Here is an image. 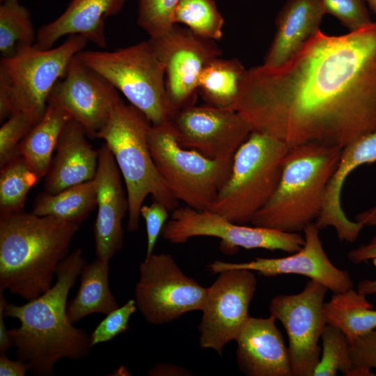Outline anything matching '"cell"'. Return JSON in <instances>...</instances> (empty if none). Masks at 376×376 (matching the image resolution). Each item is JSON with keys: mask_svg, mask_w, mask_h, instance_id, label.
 Here are the masks:
<instances>
[{"mask_svg": "<svg viewBox=\"0 0 376 376\" xmlns=\"http://www.w3.org/2000/svg\"><path fill=\"white\" fill-rule=\"evenodd\" d=\"M125 1L70 0L61 15L38 30L35 45L49 49L63 36L80 35L88 42L106 48L105 20L118 14Z\"/></svg>", "mask_w": 376, "mask_h": 376, "instance_id": "21", "label": "cell"}, {"mask_svg": "<svg viewBox=\"0 0 376 376\" xmlns=\"http://www.w3.org/2000/svg\"><path fill=\"white\" fill-rule=\"evenodd\" d=\"M39 180L21 155L1 167L0 217L22 212L29 190Z\"/></svg>", "mask_w": 376, "mask_h": 376, "instance_id": "29", "label": "cell"}, {"mask_svg": "<svg viewBox=\"0 0 376 376\" xmlns=\"http://www.w3.org/2000/svg\"><path fill=\"white\" fill-rule=\"evenodd\" d=\"M254 273L244 269L225 270L208 288L198 327L201 348L212 349L221 356L225 345L235 341L249 317L257 287Z\"/></svg>", "mask_w": 376, "mask_h": 376, "instance_id": "13", "label": "cell"}, {"mask_svg": "<svg viewBox=\"0 0 376 376\" xmlns=\"http://www.w3.org/2000/svg\"><path fill=\"white\" fill-rule=\"evenodd\" d=\"M328 290L310 279L300 292L278 295L270 301V315L281 322L288 335L293 376H313L320 361L318 341L327 324L324 304Z\"/></svg>", "mask_w": 376, "mask_h": 376, "instance_id": "12", "label": "cell"}, {"mask_svg": "<svg viewBox=\"0 0 376 376\" xmlns=\"http://www.w3.org/2000/svg\"><path fill=\"white\" fill-rule=\"evenodd\" d=\"M2 1H3V0H1V2Z\"/></svg>", "mask_w": 376, "mask_h": 376, "instance_id": "45", "label": "cell"}, {"mask_svg": "<svg viewBox=\"0 0 376 376\" xmlns=\"http://www.w3.org/2000/svg\"><path fill=\"white\" fill-rule=\"evenodd\" d=\"M149 376H189L193 373L188 369L172 363H159L149 368Z\"/></svg>", "mask_w": 376, "mask_h": 376, "instance_id": "41", "label": "cell"}, {"mask_svg": "<svg viewBox=\"0 0 376 376\" xmlns=\"http://www.w3.org/2000/svg\"><path fill=\"white\" fill-rule=\"evenodd\" d=\"M109 262L96 258L81 269L77 295L67 306V314L72 324L93 313L107 315L119 307L109 288Z\"/></svg>", "mask_w": 376, "mask_h": 376, "instance_id": "25", "label": "cell"}, {"mask_svg": "<svg viewBox=\"0 0 376 376\" xmlns=\"http://www.w3.org/2000/svg\"><path fill=\"white\" fill-rule=\"evenodd\" d=\"M304 244L301 249L283 258H256L249 262L229 263L216 260L207 265L212 274L244 269L264 276L281 274L302 275L326 286L334 293L353 288V281L346 270L336 267L329 260L321 242L319 231L314 223L304 230Z\"/></svg>", "mask_w": 376, "mask_h": 376, "instance_id": "17", "label": "cell"}, {"mask_svg": "<svg viewBox=\"0 0 376 376\" xmlns=\"http://www.w3.org/2000/svg\"><path fill=\"white\" fill-rule=\"evenodd\" d=\"M87 42L80 35H71L56 47L44 49L35 44L21 45L13 55L1 57L0 120L23 113L38 122L54 86Z\"/></svg>", "mask_w": 376, "mask_h": 376, "instance_id": "6", "label": "cell"}, {"mask_svg": "<svg viewBox=\"0 0 376 376\" xmlns=\"http://www.w3.org/2000/svg\"><path fill=\"white\" fill-rule=\"evenodd\" d=\"M120 100L113 86L75 56L65 75L54 86L48 101L66 111L84 127L88 136L94 139Z\"/></svg>", "mask_w": 376, "mask_h": 376, "instance_id": "16", "label": "cell"}, {"mask_svg": "<svg viewBox=\"0 0 376 376\" xmlns=\"http://www.w3.org/2000/svg\"><path fill=\"white\" fill-rule=\"evenodd\" d=\"M169 210L157 201H154L150 205H142L140 215L145 220L147 234L146 257L153 253L158 236L169 218Z\"/></svg>", "mask_w": 376, "mask_h": 376, "instance_id": "38", "label": "cell"}, {"mask_svg": "<svg viewBox=\"0 0 376 376\" xmlns=\"http://www.w3.org/2000/svg\"><path fill=\"white\" fill-rule=\"evenodd\" d=\"M347 257L354 264H360L368 260L376 262V235L366 244L350 250ZM358 292L365 296L376 295V279H364L357 286Z\"/></svg>", "mask_w": 376, "mask_h": 376, "instance_id": "39", "label": "cell"}, {"mask_svg": "<svg viewBox=\"0 0 376 376\" xmlns=\"http://www.w3.org/2000/svg\"><path fill=\"white\" fill-rule=\"evenodd\" d=\"M87 137L84 127L74 119L65 124L45 176V191L56 194L95 178L98 150L89 144Z\"/></svg>", "mask_w": 376, "mask_h": 376, "instance_id": "22", "label": "cell"}, {"mask_svg": "<svg viewBox=\"0 0 376 376\" xmlns=\"http://www.w3.org/2000/svg\"><path fill=\"white\" fill-rule=\"evenodd\" d=\"M342 149L315 143L290 147L276 191L250 224L299 233L315 223L321 213L327 187Z\"/></svg>", "mask_w": 376, "mask_h": 376, "instance_id": "4", "label": "cell"}, {"mask_svg": "<svg viewBox=\"0 0 376 376\" xmlns=\"http://www.w3.org/2000/svg\"><path fill=\"white\" fill-rule=\"evenodd\" d=\"M326 11L320 0H288L276 18V33L263 65L278 66L317 31Z\"/></svg>", "mask_w": 376, "mask_h": 376, "instance_id": "23", "label": "cell"}, {"mask_svg": "<svg viewBox=\"0 0 376 376\" xmlns=\"http://www.w3.org/2000/svg\"><path fill=\"white\" fill-rule=\"evenodd\" d=\"M324 314L327 324L339 328L349 342L376 329V310L353 288L334 293L324 302Z\"/></svg>", "mask_w": 376, "mask_h": 376, "instance_id": "26", "label": "cell"}, {"mask_svg": "<svg viewBox=\"0 0 376 376\" xmlns=\"http://www.w3.org/2000/svg\"><path fill=\"white\" fill-rule=\"evenodd\" d=\"M96 195L95 178L56 194L44 191L36 197L31 212L42 217L53 216L81 225L95 208Z\"/></svg>", "mask_w": 376, "mask_h": 376, "instance_id": "28", "label": "cell"}, {"mask_svg": "<svg viewBox=\"0 0 376 376\" xmlns=\"http://www.w3.org/2000/svg\"><path fill=\"white\" fill-rule=\"evenodd\" d=\"M3 292L0 290V354H6L8 349L13 347L9 329H7L5 324L6 316L4 315V309L8 302Z\"/></svg>", "mask_w": 376, "mask_h": 376, "instance_id": "42", "label": "cell"}, {"mask_svg": "<svg viewBox=\"0 0 376 376\" xmlns=\"http://www.w3.org/2000/svg\"><path fill=\"white\" fill-rule=\"evenodd\" d=\"M134 300L146 321L172 322L190 311H201L208 288L185 274L168 253H152L139 264Z\"/></svg>", "mask_w": 376, "mask_h": 376, "instance_id": "10", "label": "cell"}, {"mask_svg": "<svg viewBox=\"0 0 376 376\" xmlns=\"http://www.w3.org/2000/svg\"><path fill=\"white\" fill-rule=\"evenodd\" d=\"M151 38L165 63L166 89L172 104L177 111L194 105L201 71L221 50L215 41L177 24L164 35Z\"/></svg>", "mask_w": 376, "mask_h": 376, "instance_id": "15", "label": "cell"}, {"mask_svg": "<svg viewBox=\"0 0 376 376\" xmlns=\"http://www.w3.org/2000/svg\"><path fill=\"white\" fill-rule=\"evenodd\" d=\"M246 70L237 58H214L201 72L198 93L207 105L233 109Z\"/></svg>", "mask_w": 376, "mask_h": 376, "instance_id": "27", "label": "cell"}, {"mask_svg": "<svg viewBox=\"0 0 376 376\" xmlns=\"http://www.w3.org/2000/svg\"><path fill=\"white\" fill-rule=\"evenodd\" d=\"M326 13L336 17L350 31L366 26L371 21L366 0H320Z\"/></svg>", "mask_w": 376, "mask_h": 376, "instance_id": "35", "label": "cell"}, {"mask_svg": "<svg viewBox=\"0 0 376 376\" xmlns=\"http://www.w3.org/2000/svg\"><path fill=\"white\" fill-rule=\"evenodd\" d=\"M356 221L364 226L376 227V206L357 214L355 217Z\"/></svg>", "mask_w": 376, "mask_h": 376, "instance_id": "43", "label": "cell"}, {"mask_svg": "<svg viewBox=\"0 0 376 376\" xmlns=\"http://www.w3.org/2000/svg\"><path fill=\"white\" fill-rule=\"evenodd\" d=\"M276 319L249 316L235 340L236 361L248 376H292L288 352Z\"/></svg>", "mask_w": 376, "mask_h": 376, "instance_id": "19", "label": "cell"}, {"mask_svg": "<svg viewBox=\"0 0 376 376\" xmlns=\"http://www.w3.org/2000/svg\"><path fill=\"white\" fill-rule=\"evenodd\" d=\"M180 0H138L137 23L150 36L166 33L174 24V13Z\"/></svg>", "mask_w": 376, "mask_h": 376, "instance_id": "33", "label": "cell"}, {"mask_svg": "<svg viewBox=\"0 0 376 376\" xmlns=\"http://www.w3.org/2000/svg\"><path fill=\"white\" fill-rule=\"evenodd\" d=\"M28 370L30 368L26 362L19 359L11 360L6 354H0L1 376H24Z\"/></svg>", "mask_w": 376, "mask_h": 376, "instance_id": "40", "label": "cell"}, {"mask_svg": "<svg viewBox=\"0 0 376 376\" xmlns=\"http://www.w3.org/2000/svg\"><path fill=\"white\" fill-rule=\"evenodd\" d=\"M161 234L165 240L175 244L185 243L194 237H217L221 240V250L226 253H234L240 248L293 253L300 250L305 242L304 237L298 233L246 226L212 210H197L187 205L171 212Z\"/></svg>", "mask_w": 376, "mask_h": 376, "instance_id": "11", "label": "cell"}, {"mask_svg": "<svg viewBox=\"0 0 376 376\" xmlns=\"http://www.w3.org/2000/svg\"><path fill=\"white\" fill-rule=\"evenodd\" d=\"M349 343L353 365L350 376L376 375V330Z\"/></svg>", "mask_w": 376, "mask_h": 376, "instance_id": "37", "label": "cell"}, {"mask_svg": "<svg viewBox=\"0 0 376 376\" xmlns=\"http://www.w3.org/2000/svg\"><path fill=\"white\" fill-rule=\"evenodd\" d=\"M322 349L313 376H336L338 372L350 376L353 365L350 343L338 327L327 324L322 331Z\"/></svg>", "mask_w": 376, "mask_h": 376, "instance_id": "32", "label": "cell"}, {"mask_svg": "<svg viewBox=\"0 0 376 376\" xmlns=\"http://www.w3.org/2000/svg\"><path fill=\"white\" fill-rule=\"evenodd\" d=\"M134 299L128 300L107 315L91 334V345L108 342L129 328V321L136 310Z\"/></svg>", "mask_w": 376, "mask_h": 376, "instance_id": "36", "label": "cell"}, {"mask_svg": "<svg viewBox=\"0 0 376 376\" xmlns=\"http://www.w3.org/2000/svg\"><path fill=\"white\" fill-rule=\"evenodd\" d=\"M76 56L120 92L151 125L172 121L177 110L166 92L165 63L151 38L113 51L82 50Z\"/></svg>", "mask_w": 376, "mask_h": 376, "instance_id": "7", "label": "cell"}, {"mask_svg": "<svg viewBox=\"0 0 376 376\" xmlns=\"http://www.w3.org/2000/svg\"><path fill=\"white\" fill-rule=\"evenodd\" d=\"M36 37L31 14L19 0L2 1L0 5L1 57L13 55L19 45H34Z\"/></svg>", "mask_w": 376, "mask_h": 376, "instance_id": "30", "label": "cell"}, {"mask_svg": "<svg viewBox=\"0 0 376 376\" xmlns=\"http://www.w3.org/2000/svg\"><path fill=\"white\" fill-rule=\"evenodd\" d=\"M148 143L155 165L172 195L195 210H210L230 174L233 158L212 159L182 147L171 122L150 125Z\"/></svg>", "mask_w": 376, "mask_h": 376, "instance_id": "9", "label": "cell"}, {"mask_svg": "<svg viewBox=\"0 0 376 376\" xmlns=\"http://www.w3.org/2000/svg\"><path fill=\"white\" fill-rule=\"evenodd\" d=\"M290 147L252 131L235 152L230 174L209 210L246 224L270 199L279 183Z\"/></svg>", "mask_w": 376, "mask_h": 376, "instance_id": "8", "label": "cell"}, {"mask_svg": "<svg viewBox=\"0 0 376 376\" xmlns=\"http://www.w3.org/2000/svg\"><path fill=\"white\" fill-rule=\"evenodd\" d=\"M38 122L23 113L11 115L0 128V168L21 155L19 146Z\"/></svg>", "mask_w": 376, "mask_h": 376, "instance_id": "34", "label": "cell"}, {"mask_svg": "<svg viewBox=\"0 0 376 376\" xmlns=\"http://www.w3.org/2000/svg\"><path fill=\"white\" fill-rule=\"evenodd\" d=\"M376 162V129L343 148L338 165L328 183L322 209L314 223L319 230L333 227L340 241H356L364 227L350 220L341 207V191L347 176L359 166Z\"/></svg>", "mask_w": 376, "mask_h": 376, "instance_id": "20", "label": "cell"}, {"mask_svg": "<svg viewBox=\"0 0 376 376\" xmlns=\"http://www.w3.org/2000/svg\"><path fill=\"white\" fill-rule=\"evenodd\" d=\"M233 109L290 148H343L376 129V22L340 36L320 29L275 67L246 70Z\"/></svg>", "mask_w": 376, "mask_h": 376, "instance_id": "1", "label": "cell"}, {"mask_svg": "<svg viewBox=\"0 0 376 376\" xmlns=\"http://www.w3.org/2000/svg\"><path fill=\"white\" fill-rule=\"evenodd\" d=\"M366 2L370 9L376 13V0H366Z\"/></svg>", "mask_w": 376, "mask_h": 376, "instance_id": "44", "label": "cell"}, {"mask_svg": "<svg viewBox=\"0 0 376 376\" xmlns=\"http://www.w3.org/2000/svg\"><path fill=\"white\" fill-rule=\"evenodd\" d=\"M171 125L180 144L212 159H232L253 128L238 111L191 105L180 109Z\"/></svg>", "mask_w": 376, "mask_h": 376, "instance_id": "14", "label": "cell"}, {"mask_svg": "<svg viewBox=\"0 0 376 376\" xmlns=\"http://www.w3.org/2000/svg\"><path fill=\"white\" fill-rule=\"evenodd\" d=\"M79 228L23 211L0 217V290L26 301L47 292Z\"/></svg>", "mask_w": 376, "mask_h": 376, "instance_id": "3", "label": "cell"}, {"mask_svg": "<svg viewBox=\"0 0 376 376\" xmlns=\"http://www.w3.org/2000/svg\"><path fill=\"white\" fill-rule=\"evenodd\" d=\"M150 125L140 111L121 99L97 135L112 152L124 180L130 232L139 228L140 210L147 196L150 195L171 212L179 207V201L164 182L151 156L148 143Z\"/></svg>", "mask_w": 376, "mask_h": 376, "instance_id": "5", "label": "cell"}, {"mask_svg": "<svg viewBox=\"0 0 376 376\" xmlns=\"http://www.w3.org/2000/svg\"><path fill=\"white\" fill-rule=\"evenodd\" d=\"M173 20L207 39L219 40L223 36L224 19L214 0H180Z\"/></svg>", "mask_w": 376, "mask_h": 376, "instance_id": "31", "label": "cell"}, {"mask_svg": "<svg viewBox=\"0 0 376 376\" xmlns=\"http://www.w3.org/2000/svg\"><path fill=\"white\" fill-rule=\"evenodd\" d=\"M71 118L66 111L48 101L42 118L21 141L19 153L39 179L47 174L59 136Z\"/></svg>", "mask_w": 376, "mask_h": 376, "instance_id": "24", "label": "cell"}, {"mask_svg": "<svg viewBox=\"0 0 376 376\" xmlns=\"http://www.w3.org/2000/svg\"><path fill=\"white\" fill-rule=\"evenodd\" d=\"M122 178L114 157L104 143L98 149L95 177L97 213L94 239L97 258L106 261H109L123 245L122 222L129 205Z\"/></svg>", "mask_w": 376, "mask_h": 376, "instance_id": "18", "label": "cell"}, {"mask_svg": "<svg viewBox=\"0 0 376 376\" xmlns=\"http://www.w3.org/2000/svg\"><path fill=\"white\" fill-rule=\"evenodd\" d=\"M86 264L82 249H76L58 265L50 289L24 304L5 307V316L19 322L9 329L17 359L35 375H53L60 360L79 361L90 353L91 336L75 327L67 314L68 294Z\"/></svg>", "mask_w": 376, "mask_h": 376, "instance_id": "2", "label": "cell"}]
</instances>
